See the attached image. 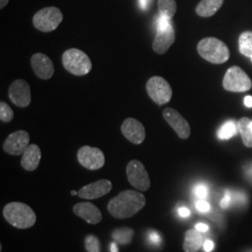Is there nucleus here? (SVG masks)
I'll use <instances>...</instances> for the list:
<instances>
[{
	"label": "nucleus",
	"mask_w": 252,
	"mask_h": 252,
	"mask_svg": "<svg viewBox=\"0 0 252 252\" xmlns=\"http://www.w3.org/2000/svg\"><path fill=\"white\" fill-rule=\"evenodd\" d=\"M146 206V197L139 190L126 189L108 204V212L116 219L124 220L135 216Z\"/></svg>",
	"instance_id": "f257e3e1"
},
{
	"label": "nucleus",
	"mask_w": 252,
	"mask_h": 252,
	"mask_svg": "<svg viewBox=\"0 0 252 252\" xmlns=\"http://www.w3.org/2000/svg\"><path fill=\"white\" fill-rule=\"evenodd\" d=\"M3 216L10 225L21 230L31 228L36 223V216L34 210L27 204L11 202L3 209Z\"/></svg>",
	"instance_id": "f03ea898"
},
{
	"label": "nucleus",
	"mask_w": 252,
	"mask_h": 252,
	"mask_svg": "<svg viewBox=\"0 0 252 252\" xmlns=\"http://www.w3.org/2000/svg\"><path fill=\"white\" fill-rule=\"evenodd\" d=\"M197 52L207 62L220 64L230 58V51L225 43L216 37H206L199 41Z\"/></svg>",
	"instance_id": "7ed1b4c3"
},
{
	"label": "nucleus",
	"mask_w": 252,
	"mask_h": 252,
	"mask_svg": "<svg viewBox=\"0 0 252 252\" xmlns=\"http://www.w3.org/2000/svg\"><path fill=\"white\" fill-rule=\"evenodd\" d=\"M63 67L73 75L83 76L90 72L92 62L88 55L79 49H68L63 54Z\"/></svg>",
	"instance_id": "20e7f679"
},
{
	"label": "nucleus",
	"mask_w": 252,
	"mask_h": 252,
	"mask_svg": "<svg viewBox=\"0 0 252 252\" xmlns=\"http://www.w3.org/2000/svg\"><path fill=\"white\" fill-rule=\"evenodd\" d=\"M222 86L228 92L244 93L252 89V81L241 67L234 65L226 71Z\"/></svg>",
	"instance_id": "39448f33"
},
{
	"label": "nucleus",
	"mask_w": 252,
	"mask_h": 252,
	"mask_svg": "<svg viewBox=\"0 0 252 252\" xmlns=\"http://www.w3.org/2000/svg\"><path fill=\"white\" fill-rule=\"evenodd\" d=\"M61 10L55 7L39 9L33 17V25L37 30L48 33L55 30L63 21Z\"/></svg>",
	"instance_id": "423d86ee"
},
{
	"label": "nucleus",
	"mask_w": 252,
	"mask_h": 252,
	"mask_svg": "<svg viewBox=\"0 0 252 252\" xmlns=\"http://www.w3.org/2000/svg\"><path fill=\"white\" fill-rule=\"evenodd\" d=\"M129 183L139 191H146L151 187V180L144 164L138 160H132L126 166Z\"/></svg>",
	"instance_id": "0eeeda50"
},
{
	"label": "nucleus",
	"mask_w": 252,
	"mask_h": 252,
	"mask_svg": "<svg viewBox=\"0 0 252 252\" xmlns=\"http://www.w3.org/2000/svg\"><path fill=\"white\" fill-rule=\"evenodd\" d=\"M146 89L150 97L160 106L171 100L173 94L171 86L162 77L155 76L151 78L146 84Z\"/></svg>",
	"instance_id": "6e6552de"
},
{
	"label": "nucleus",
	"mask_w": 252,
	"mask_h": 252,
	"mask_svg": "<svg viewBox=\"0 0 252 252\" xmlns=\"http://www.w3.org/2000/svg\"><path fill=\"white\" fill-rule=\"evenodd\" d=\"M78 161L86 169L98 170L105 164V155L98 148L83 146L78 152Z\"/></svg>",
	"instance_id": "1a4fd4ad"
},
{
	"label": "nucleus",
	"mask_w": 252,
	"mask_h": 252,
	"mask_svg": "<svg viewBox=\"0 0 252 252\" xmlns=\"http://www.w3.org/2000/svg\"><path fill=\"white\" fill-rule=\"evenodd\" d=\"M30 141V136L27 131L18 130L6 138L3 144L4 152L10 155L18 156L27 151Z\"/></svg>",
	"instance_id": "9d476101"
},
{
	"label": "nucleus",
	"mask_w": 252,
	"mask_h": 252,
	"mask_svg": "<svg viewBox=\"0 0 252 252\" xmlns=\"http://www.w3.org/2000/svg\"><path fill=\"white\" fill-rule=\"evenodd\" d=\"M163 119L175 130L181 139H187L190 135V127L187 120L179 111L172 108H165L162 111Z\"/></svg>",
	"instance_id": "9b49d317"
},
{
	"label": "nucleus",
	"mask_w": 252,
	"mask_h": 252,
	"mask_svg": "<svg viewBox=\"0 0 252 252\" xmlns=\"http://www.w3.org/2000/svg\"><path fill=\"white\" fill-rule=\"evenodd\" d=\"M9 99L19 108H27L31 103V90L27 81L16 80L11 83L9 89Z\"/></svg>",
	"instance_id": "f8f14e48"
},
{
	"label": "nucleus",
	"mask_w": 252,
	"mask_h": 252,
	"mask_svg": "<svg viewBox=\"0 0 252 252\" xmlns=\"http://www.w3.org/2000/svg\"><path fill=\"white\" fill-rule=\"evenodd\" d=\"M123 135L133 144H141L146 137L145 127L139 121L134 118H128L121 127Z\"/></svg>",
	"instance_id": "ddd939ff"
},
{
	"label": "nucleus",
	"mask_w": 252,
	"mask_h": 252,
	"mask_svg": "<svg viewBox=\"0 0 252 252\" xmlns=\"http://www.w3.org/2000/svg\"><path fill=\"white\" fill-rule=\"evenodd\" d=\"M111 189H112L111 181L108 180H99L82 187L78 191V195L79 197L86 199V200L98 199L108 194Z\"/></svg>",
	"instance_id": "4468645a"
},
{
	"label": "nucleus",
	"mask_w": 252,
	"mask_h": 252,
	"mask_svg": "<svg viewBox=\"0 0 252 252\" xmlns=\"http://www.w3.org/2000/svg\"><path fill=\"white\" fill-rule=\"evenodd\" d=\"M31 65L35 74L41 80H49L54 76V63L45 54H34L31 57Z\"/></svg>",
	"instance_id": "2eb2a0df"
},
{
	"label": "nucleus",
	"mask_w": 252,
	"mask_h": 252,
	"mask_svg": "<svg viewBox=\"0 0 252 252\" xmlns=\"http://www.w3.org/2000/svg\"><path fill=\"white\" fill-rule=\"evenodd\" d=\"M175 38L176 34L173 26L164 29H158L153 39V51L158 54H165L174 43Z\"/></svg>",
	"instance_id": "dca6fc26"
},
{
	"label": "nucleus",
	"mask_w": 252,
	"mask_h": 252,
	"mask_svg": "<svg viewBox=\"0 0 252 252\" xmlns=\"http://www.w3.org/2000/svg\"><path fill=\"white\" fill-rule=\"evenodd\" d=\"M73 212L90 224H97L102 220L99 208L90 202H81L73 207Z\"/></svg>",
	"instance_id": "f3484780"
},
{
	"label": "nucleus",
	"mask_w": 252,
	"mask_h": 252,
	"mask_svg": "<svg viewBox=\"0 0 252 252\" xmlns=\"http://www.w3.org/2000/svg\"><path fill=\"white\" fill-rule=\"evenodd\" d=\"M41 160V151L36 144L29 145L23 154L21 165L27 171L36 170Z\"/></svg>",
	"instance_id": "a211bd4d"
},
{
	"label": "nucleus",
	"mask_w": 252,
	"mask_h": 252,
	"mask_svg": "<svg viewBox=\"0 0 252 252\" xmlns=\"http://www.w3.org/2000/svg\"><path fill=\"white\" fill-rule=\"evenodd\" d=\"M201 232L196 229H189L185 233V239L183 243V250L185 252H197L204 245Z\"/></svg>",
	"instance_id": "6ab92c4d"
},
{
	"label": "nucleus",
	"mask_w": 252,
	"mask_h": 252,
	"mask_svg": "<svg viewBox=\"0 0 252 252\" xmlns=\"http://www.w3.org/2000/svg\"><path fill=\"white\" fill-rule=\"evenodd\" d=\"M223 5V0H201L196 7V13L201 17H211Z\"/></svg>",
	"instance_id": "aec40b11"
},
{
	"label": "nucleus",
	"mask_w": 252,
	"mask_h": 252,
	"mask_svg": "<svg viewBox=\"0 0 252 252\" xmlns=\"http://www.w3.org/2000/svg\"><path fill=\"white\" fill-rule=\"evenodd\" d=\"M251 122L252 121L247 117L241 118L237 122L238 132L240 133L244 145L247 148H252V131L250 128Z\"/></svg>",
	"instance_id": "412c9836"
},
{
	"label": "nucleus",
	"mask_w": 252,
	"mask_h": 252,
	"mask_svg": "<svg viewBox=\"0 0 252 252\" xmlns=\"http://www.w3.org/2000/svg\"><path fill=\"white\" fill-rule=\"evenodd\" d=\"M134 230L129 227L117 228L112 232L113 239L121 245H129L132 242L134 236Z\"/></svg>",
	"instance_id": "4be33fe9"
},
{
	"label": "nucleus",
	"mask_w": 252,
	"mask_h": 252,
	"mask_svg": "<svg viewBox=\"0 0 252 252\" xmlns=\"http://www.w3.org/2000/svg\"><path fill=\"white\" fill-rule=\"evenodd\" d=\"M237 133H239L237 123L231 120L220 126V128L218 131V137L221 140H227L235 136Z\"/></svg>",
	"instance_id": "5701e85b"
},
{
	"label": "nucleus",
	"mask_w": 252,
	"mask_h": 252,
	"mask_svg": "<svg viewBox=\"0 0 252 252\" xmlns=\"http://www.w3.org/2000/svg\"><path fill=\"white\" fill-rule=\"evenodd\" d=\"M239 52L246 57H252V31H245L239 38Z\"/></svg>",
	"instance_id": "b1692460"
},
{
	"label": "nucleus",
	"mask_w": 252,
	"mask_h": 252,
	"mask_svg": "<svg viewBox=\"0 0 252 252\" xmlns=\"http://www.w3.org/2000/svg\"><path fill=\"white\" fill-rule=\"evenodd\" d=\"M158 9L159 14L172 19L177 12V3L175 0H158Z\"/></svg>",
	"instance_id": "393cba45"
},
{
	"label": "nucleus",
	"mask_w": 252,
	"mask_h": 252,
	"mask_svg": "<svg viewBox=\"0 0 252 252\" xmlns=\"http://www.w3.org/2000/svg\"><path fill=\"white\" fill-rule=\"evenodd\" d=\"M84 246L87 252H101V243L97 236L88 234L84 239Z\"/></svg>",
	"instance_id": "a878e982"
},
{
	"label": "nucleus",
	"mask_w": 252,
	"mask_h": 252,
	"mask_svg": "<svg viewBox=\"0 0 252 252\" xmlns=\"http://www.w3.org/2000/svg\"><path fill=\"white\" fill-rule=\"evenodd\" d=\"M13 119V111L5 102L0 103V120L4 123H9Z\"/></svg>",
	"instance_id": "bb28decb"
},
{
	"label": "nucleus",
	"mask_w": 252,
	"mask_h": 252,
	"mask_svg": "<svg viewBox=\"0 0 252 252\" xmlns=\"http://www.w3.org/2000/svg\"><path fill=\"white\" fill-rule=\"evenodd\" d=\"M193 192L199 199H205L207 198L208 194V189L205 184H198L197 186H195Z\"/></svg>",
	"instance_id": "cd10ccee"
},
{
	"label": "nucleus",
	"mask_w": 252,
	"mask_h": 252,
	"mask_svg": "<svg viewBox=\"0 0 252 252\" xmlns=\"http://www.w3.org/2000/svg\"><path fill=\"white\" fill-rule=\"evenodd\" d=\"M196 208L202 213H207L210 210V205L207 203L206 200L200 199L196 202Z\"/></svg>",
	"instance_id": "c85d7f7f"
},
{
	"label": "nucleus",
	"mask_w": 252,
	"mask_h": 252,
	"mask_svg": "<svg viewBox=\"0 0 252 252\" xmlns=\"http://www.w3.org/2000/svg\"><path fill=\"white\" fill-rule=\"evenodd\" d=\"M148 237L151 240V242L155 244V245H159L162 241L160 234H158L156 231H150L148 233Z\"/></svg>",
	"instance_id": "c756f323"
},
{
	"label": "nucleus",
	"mask_w": 252,
	"mask_h": 252,
	"mask_svg": "<svg viewBox=\"0 0 252 252\" xmlns=\"http://www.w3.org/2000/svg\"><path fill=\"white\" fill-rule=\"evenodd\" d=\"M231 202H232V195H231L230 191L227 190L225 193H224L223 198L221 199V201H220V207L224 208V209L228 208L229 206H230V204H231Z\"/></svg>",
	"instance_id": "7c9ffc66"
},
{
	"label": "nucleus",
	"mask_w": 252,
	"mask_h": 252,
	"mask_svg": "<svg viewBox=\"0 0 252 252\" xmlns=\"http://www.w3.org/2000/svg\"><path fill=\"white\" fill-rule=\"evenodd\" d=\"M203 247H204V250H205V252H211L212 251H213V250H214V247H215V245H214V242H213V241H211V240L207 239V240H206V241L204 242Z\"/></svg>",
	"instance_id": "2f4dec72"
},
{
	"label": "nucleus",
	"mask_w": 252,
	"mask_h": 252,
	"mask_svg": "<svg viewBox=\"0 0 252 252\" xmlns=\"http://www.w3.org/2000/svg\"><path fill=\"white\" fill-rule=\"evenodd\" d=\"M153 1V0H138V4H139L140 9L142 10H147Z\"/></svg>",
	"instance_id": "473e14b6"
},
{
	"label": "nucleus",
	"mask_w": 252,
	"mask_h": 252,
	"mask_svg": "<svg viewBox=\"0 0 252 252\" xmlns=\"http://www.w3.org/2000/svg\"><path fill=\"white\" fill-rule=\"evenodd\" d=\"M178 212H179V215H180L181 218H188V217L190 215L189 209H188L187 207H180L179 210H178Z\"/></svg>",
	"instance_id": "72a5a7b5"
},
{
	"label": "nucleus",
	"mask_w": 252,
	"mask_h": 252,
	"mask_svg": "<svg viewBox=\"0 0 252 252\" xmlns=\"http://www.w3.org/2000/svg\"><path fill=\"white\" fill-rule=\"evenodd\" d=\"M195 229L199 231V232H201V233H205V232L208 231L209 227L207 224H205V223H197L195 225Z\"/></svg>",
	"instance_id": "f704fd0d"
},
{
	"label": "nucleus",
	"mask_w": 252,
	"mask_h": 252,
	"mask_svg": "<svg viewBox=\"0 0 252 252\" xmlns=\"http://www.w3.org/2000/svg\"><path fill=\"white\" fill-rule=\"evenodd\" d=\"M244 104L247 108H252V96L251 95L246 96L244 99Z\"/></svg>",
	"instance_id": "c9c22d12"
},
{
	"label": "nucleus",
	"mask_w": 252,
	"mask_h": 252,
	"mask_svg": "<svg viewBox=\"0 0 252 252\" xmlns=\"http://www.w3.org/2000/svg\"><path fill=\"white\" fill-rule=\"evenodd\" d=\"M8 3H9V0H0V9H4Z\"/></svg>",
	"instance_id": "e433bc0d"
},
{
	"label": "nucleus",
	"mask_w": 252,
	"mask_h": 252,
	"mask_svg": "<svg viewBox=\"0 0 252 252\" xmlns=\"http://www.w3.org/2000/svg\"><path fill=\"white\" fill-rule=\"evenodd\" d=\"M247 175L249 178H251L252 180V164L250 165V167L247 169Z\"/></svg>",
	"instance_id": "4c0bfd02"
},
{
	"label": "nucleus",
	"mask_w": 252,
	"mask_h": 252,
	"mask_svg": "<svg viewBox=\"0 0 252 252\" xmlns=\"http://www.w3.org/2000/svg\"><path fill=\"white\" fill-rule=\"evenodd\" d=\"M110 252H118L117 245H116V244H111V247H110Z\"/></svg>",
	"instance_id": "58836bf2"
},
{
	"label": "nucleus",
	"mask_w": 252,
	"mask_h": 252,
	"mask_svg": "<svg viewBox=\"0 0 252 252\" xmlns=\"http://www.w3.org/2000/svg\"><path fill=\"white\" fill-rule=\"evenodd\" d=\"M71 195H73V196L78 195V191H77V190H75V189H73L72 191H71Z\"/></svg>",
	"instance_id": "ea45409f"
},
{
	"label": "nucleus",
	"mask_w": 252,
	"mask_h": 252,
	"mask_svg": "<svg viewBox=\"0 0 252 252\" xmlns=\"http://www.w3.org/2000/svg\"><path fill=\"white\" fill-rule=\"evenodd\" d=\"M250 128H251V129H252V122H251V124H250Z\"/></svg>",
	"instance_id": "a19ab883"
},
{
	"label": "nucleus",
	"mask_w": 252,
	"mask_h": 252,
	"mask_svg": "<svg viewBox=\"0 0 252 252\" xmlns=\"http://www.w3.org/2000/svg\"></svg>",
	"instance_id": "79ce46f5"
}]
</instances>
